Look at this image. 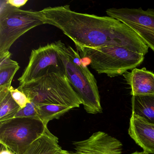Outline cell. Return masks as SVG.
<instances>
[{"mask_svg": "<svg viewBox=\"0 0 154 154\" xmlns=\"http://www.w3.org/2000/svg\"><path fill=\"white\" fill-rule=\"evenodd\" d=\"M38 13L44 24L62 30L76 48L127 47L144 55L148 52V47L133 30L111 17L75 12L69 5L48 7Z\"/></svg>", "mask_w": 154, "mask_h": 154, "instance_id": "obj_1", "label": "cell"}, {"mask_svg": "<svg viewBox=\"0 0 154 154\" xmlns=\"http://www.w3.org/2000/svg\"><path fill=\"white\" fill-rule=\"evenodd\" d=\"M57 52L63 62L65 74L80 98L86 112H102L97 81L86 66L82 63L79 53L61 40L55 42Z\"/></svg>", "mask_w": 154, "mask_h": 154, "instance_id": "obj_2", "label": "cell"}, {"mask_svg": "<svg viewBox=\"0 0 154 154\" xmlns=\"http://www.w3.org/2000/svg\"><path fill=\"white\" fill-rule=\"evenodd\" d=\"M18 89L36 105L56 104L73 109L79 108L82 104L65 74L56 69L20 85Z\"/></svg>", "mask_w": 154, "mask_h": 154, "instance_id": "obj_3", "label": "cell"}, {"mask_svg": "<svg viewBox=\"0 0 154 154\" xmlns=\"http://www.w3.org/2000/svg\"><path fill=\"white\" fill-rule=\"evenodd\" d=\"M76 48L81 58L90 59L91 67L98 74H105L110 77L123 75L128 70L136 68L145 58L144 55L127 47Z\"/></svg>", "mask_w": 154, "mask_h": 154, "instance_id": "obj_4", "label": "cell"}, {"mask_svg": "<svg viewBox=\"0 0 154 154\" xmlns=\"http://www.w3.org/2000/svg\"><path fill=\"white\" fill-rule=\"evenodd\" d=\"M44 23L38 11L12 7L8 0L0 1V54L9 51L25 33Z\"/></svg>", "mask_w": 154, "mask_h": 154, "instance_id": "obj_5", "label": "cell"}, {"mask_svg": "<svg viewBox=\"0 0 154 154\" xmlns=\"http://www.w3.org/2000/svg\"><path fill=\"white\" fill-rule=\"evenodd\" d=\"M47 126L38 118L17 117L0 122V143L15 154H23Z\"/></svg>", "mask_w": 154, "mask_h": 154, "instance_id": "obj_6", "label": "cell"}, {"mask_svg": "<svg viewBox=\"0 0 154 154\" xmlns=\"http://www.w3.org/2000/svg\"><path fill=\"white\" fill-rule=\"evenodd\" d=\"M109 17L118 20L133 30L154 52V10L111 8L106 10Z\"/></svg>", "mask_w": 154, "mask_h": 154, "instance_id": "obj_7", "label": "cell"}, {"mask_svg": "<svg viewBox=\"0 0 154 154\" xmlns=\"http://www.w3.org/2000/svg\"><path fill=\"white\" fill-rule=\"evenodd\" d=\"M53 69L65 73L55 42L32 50L28 64L18 80L21 85L43 76Z\"/></svg>", "mask_w": 154, "mask_h": 154, "instance_id": "obj_8", "label": "cell"}, {"mask_svg": "<svg viewBox=\"0 0 154 154\" xmlns=\"http://www.w3.org/2000/svg\"><path fill=\"white\" fill-rule=\"evenodd\" d=\"M78 154H122V145L115 137L103 131L93 133L85 140L74 141Z\"/></svg>", "mask_w": 154, "mask_h": 154, "instance_id": "obj_9", "label": "cell"}, {"mask_svg": "<svg viewBox=\"0 0 154 154\" xmlns=\"http://www.w3.org/2000/svg\"><path fill=\"white\" fill-rule=\"evenodd\" d=\"M128 134L144 152L154 154V124L131 113Z\"/></svg>", "mask_w": 154, "mask_h": 154, "instance_id": "obj_10", "label": "cell"}, {"mask_svg": "<svg viewBox=\"0 0 154 154\" xmlns=\"http://www.w3.org/2000/svg\"><path fill=\"white\" fill-rule=\"evenodd\" d=\"M123 75L130 86L132 96L154 95V73L152 72L145 67L135 68Z\"/></svg>", "mask_w": 154, "mask_h": 154, "instance_id": "obj_11", "label": "cell"}, {"mask_svg": "<svg viewBox=\"0 0 154 154\" xmlns=\"http://www.w3.org/2000/svg\"><path fill=\"white\" fill-rule=\"evenodd\" d=\"M62 150L58 138L47 127L44 134L33 142L23 154H57Z\"/></svg>", "mask_w": 154, "mask_h": 154, "instance_id": "obj_12", "label": "cell"}, {"mask_svg": "<svg viewBox=\"0 0 154 154\" xmlns=\"http://www.w3.org/2000/svg\"><path fill=\"white\" fill-rule=\"evenodd\" d=\"M11 55L9 51L0 54V89L10 88L20 68L18 63L11 59Z\"/></svg>", "mask_w": 154, "mask_h": 154, "instance_id": "obj_13", "label": "cell"}, {"mask_svg": "<svg viewBox=\"0 0 154 154\" xmlns=\"http://www.w3.org/2000/svg\"><path fill=\"white\" fill-rule=\"evenodd\" d=\"M132 113L154 124V95L132 96Z\"/></svg>", "mask_w": 154, "mask_h": 154, "instance_id": "obj_14", "label": "cell"}, {"mask_svg": "<svg viewBox=\"0 0 154 154\" xmlns=\"http://www.w3.org/2000/svg\"><path fill=\"white\" fill-rule=\"evenodd\" d=\"M20 109L12 98L10 88L0 89V122L15 118Z\"/></svg>", "mask_w": 154, "mask_h": 154, "instance_id": "obj_15", "label": "cell"}, {"mask_svg": "<svg viewBox=\"0 0 154 154\" xmlns=\"http://www.w3.org/2000/svg\"><path fill=\"white\" fill-rule=\"evenodd\" d=\"M37 105L38 118L47 126L50 121L58 119L72 109L66 106L56 104H41Z\"/></svg>", "mask_w": 154, "mask_h": 154, "instance_id": "obj_16", "label": "cell"}, {"mask_svg": "<svg viewBox=\"0 0 154 154\" xmlns=\"http://www.w3.org/2000/svg\"><path fill=\"white\" fill-rule=\"evenodd\" d=\"M17 117L38 118L37 105L31 102L28 103L25 108L20 109L17 113L15 118Z\"/></svg>", "mask_w": 154, "mask_h": 154, "instance_id": "obj_17", "label": "cell"}, {"mask_svg": "<svg viewBox=\"0 0 154 154\" xmlns=\"http://www.w3.org/2000/svg\"><path fill=\"white\" fill-rule=\"evenodd\" d=\"M10 91L12 98L21 109L25 108L27 104L30 102L25 94L20 91L18 88L15 89L11 86L10 88Z\"/></svg>", "mask_w": 154, "mask_h": 154, "instance_id": "obj_18", "label": "cell"}, {"mask_svg": "<svg viewBox=\"0 0 154 154\" xmlns=\"http://www.w3.org/2000/svg\"><path fill=\"white\" fill-rule=\"evenodd\" d=\"M28 2V0H8V2L12 7L17 8L24 6Z\"/></svg>", "mask_w": 154, "mask_h": 154, "instance_id": "obj_19", "label": "cell"}, {"mask_svg": "<svg viewBox=\"0 0 154 154\" xmlns=\"http://www.w3.org/2000/svg\"><path fill=\"white\" fill-rule=\"evenodd\" d=\"M0 154H15L13 151L9 149L4 145L1 144V151Z\"/></svg>", "mask_w": 154, "mask_h": 154, "instance_id": "obj_20", "label": "cell"}, {"mask_svg": "<svg viewBox=\"0 0 154 154\" xmlns=\"http://www.w3.org/2000/svg\"><path fill=\"white\" fill-rule=\"evenodd\" d=\"M57 154H78L77 153H76V152H70V151H68L67 150H63V149H62L61 151H60V152H58Z\"/></svg>", "mask_w": 154, "mask_h": 154, "instance_id": "obj_21", "label": "cell"}, {"mask_svg": "<svg viewBox=\"0 0 154 154\" xmlns=\"http://www.w3.org/2000/svg\"><path fill=\"white\" fill-rule=\"evenodd\" d=\"M131 154H148L147 153H146V152L142 151V152H135L134 153H132Z\"/></svg>", "mask_w": 154, "mask_h": 154, "instance_id": "obj_22", "label": "cell"}]
</instances>
